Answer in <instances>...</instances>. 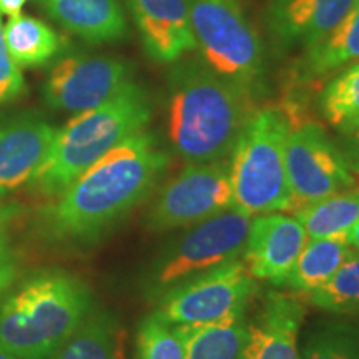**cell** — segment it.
Wrapping results in <instances>:
<instances>
[{
  "mask_svg": "<svg viewBox=\"0 0 359 359\" xmlns=\"http://www.w3.org/2000/svg\"><path fill=\"white\" fill-rule=\"evenodd\" d=\"M170 163L143 130L85 170L40 215V230L58 243H87L114 228L150 193Z\"/></svg>",
  "mask_w": 359,
  "mask_h": 359,
  "instance_id": "obj_1",
  "label": "cell"
},
{
  "mask_svg": "<svg viewBox=\"0 0 359 359\" xmlns=\"http://www.w3.org/2000/svg\"><path fill=\"white\" fill-rule=\"evenodd\" d=\"M257 100L200 57L180 58L168 77V137L188 163L224 161Z\"/></svg>",
  "mask_w": 359,
  "mask_h": 359,
  "instance_id": "obj_2",
  "label": "cell"
},
{
  "mask_svg": "<svg viewBox=\"0 0 359 359\" xmlns=\"http://www.w3.org/2000/svg\"><path fill=\"white\" fill-rule=\"evenodd\" d=\"M151 103L147 90L130 82L102 105L80 111L57 135L29 182L30 191L57 198L111 148L147 128Z\"/></svg>",
  "mask_w": 359,
  "mask_h": 359,
  "instance_id": "obj_3",
  "label": "cell"
},
{
  "mask_svg": "<svg viewBox=\"0 0 359 359\" xmlns=\"http://www.w3.org/2000/svg\"><path fill=\"white\" fill-rule=\"evenodd\" d=\"M90 308L92 294L77 278L39 273L0 303V348L19 359H50Z\"/></svg>",
  "mask_w": 359,
  "mask_h": 359,
  "instance_id": "obj_4",
  "label": "cell"
},
{
  "mask_svg": "<svg viewBox=\"0 0 359 359\" xmlns=\"http://www.w3.org/2000/svg\"><path fill=\"white\" fill-rule=\"evenodd\" d=\"M288 128L290 122L281 107H264L251 115L228 165L233 210L253 218L293 208L286 172Z\"/></svg>",
  "mask_w": 359,
  "mask_h": 359,
  "instance_id": "obj_5",
  "label": "cell"
},
{
  "mask_svg": "<svg viewBox=\"0 0 359 359\" xmlns=\"http://www.w3.org/2000/svg\"><path fill=\"white\" fill-rule=\"evenodd\" d=\"M198 57L245 88L255 100L266 92V48L243 0H190Z\"/></svg>",
  "mask_w": 359,
  "mask_h": 359,
  "instance_id": "obj_6",
  "label": "cell"
},
{
  "mask_svg": "<svg viewBox=\"0 0 359 359\" xmlns=\"http://www.w3.org/2000/svg\"><path fill=\"white\" fill-rule=\"evenodd\" d=\"M286 172L293 196V212L299 206L351 190L356 183L343 151L323 125L304 115L286 116Z\"/></svg>",
  "mask_w": 359,
  "mask_h": 359,
  "instance_id": "obj_7",
  "label": "cell"
},
{
  "mask_svg": "<svg viewBox=\"0 0 359 359\" xmlns=\"http://www.w3.org/2000/svg\"><path fill=\"white\" fill-rule=\"evenodd\" d=\"M255 278L236 258L193 275L160 296L156 314L170 325H201L245 311L257 293Z\"/></svg>",
  "mask_w": 359,
  "mask_h": 359,
  "instance_id": "obj_8",
  "label": "cell"
},
{
  "mask_svg": "<svg viewBox=\"0 0 359 359\" xmlns=\"http://www.w3.org/2000/svg\"><path fill=\"white\" fill-rule=\"evenodd\" d=\"M250 223L251 217L230 208L193 224L156 264L151 283L155 293L161 296L193 275L240 258Z\"/></svg>",
  "mask_w": 359,
  "mask_h": 359,
  "instance_id": "obj_9",
  "label": "cell"
},
{
  "mask_svg": "<svg viewBox=\"0 0 359 359\" xmlns=\"http://www.w3.org/2000/svg\"><path fill=\"white\" fill-rule=\"evenodd\" d=\"M230 167L224 161L188 163L170 180L148 212V228L168 231L187 228L230 210Z\"/></svg>",
  "mask_w": 359,
  "mask_h": 359,
  "instance_id": "obj_10",
  "label": "cell"
},
{
  "mask_svg": "<svg viewBox=\"0 0 359 359\" xmlns=\"http://www.w3.org/2000/svg\"><path fill=\"white\" fill-rule=\"evenodd\" d=\"M132 65L109 55L74 53L52 65L43 83V100L53 110L95 109L132 82Z\"/></svg>",
  "mask_w": 359,
  "mask_h": 359,
  "instance_id": "obj_11",
  "label": "cell"
},
{
  "mask_svg": "<svg viewBox=\"0 0 359 359\" xmlns=\"http://www.w3.org/2000/svg\"><path fill=\"white\" fill-rule=\"evenodd\" d=\"M306 240V231L296 217L285 212L258 215L251 218L243 263L255 280L283 286Z\"/></svg>",
  "mask_w": 359,
  "mask_h": 359,
  "instance_id": "obj_12",
  "label": "cell"
},
{
  "mask_svg": "<svg viewBox=\"0 0 359 359\" xmlns=\"http://www.w3.org/2000/svg\"><path fill=\"white\" fill-rule=\"evenodd\" d=\"M354 0H266L263 22L281 50L311 47L346 15Z\"/></svg>",
  "mask_w": 359,
  "mask_h": 359,
  "instance_id": "obj_13",
  "label": "cell"
},
{
  "mask_svg": "<svg viewBox=\"0 0 359 359\" xmlns=\"http://www.w3.org/2000/svg\"><path fill=\"white\" fill-rule=\"evenodd\" d=\"M143 50L158 64H175L196 50L190 0H127Z\"/></svg>",
  "mask_w": 359,
  "mask_h": 359,
  "instance_id": "obj_14",
  "label": "cell"
},
{
  "mask_svg": "<svg viewBox=\"0 0 359 359\" xmlns=\"http://www.w3.org/2000/svg\"><path fill=\"white\" fill-rule=\"evenodd\" d=\"M55 135L57 128L35 114L17 115L0 123V198L29 185Z\"/></svg>",
  "mask_w": 359,
  "mask_h": 359,
  "instance_id": "obj_15",
  "label": "cell"
},
{
  "mask_svg": "<svg viewBox=\"0 0 359 359\" xmlns=\"http://www.w3.org/2000/svg\"><path fill=\"white\" fill-rule=\"evenodd\" d=\"M304 306L286 293L266 294L258 320L248 327L243 359H302L298 336Z\"/></svg>",
  "mask_w": 359,
  "mask_h": 359,
  "instance_id": "obj_16",
  "label": "cell"
},
{
  "mask_svg": "<svg viewBox=\"0 0 359 359\" xmlns=\"http://www.w3.org/2000/svg\"><path fill=\"white\" fill-rule=\"evenodd\" d=\"M48 17L90 43L118 42L128 35L120 0H39Z\"/></svg>",
  "mask_w": 359,
  "mask_h": 359,
  "instance_id": "obj_17",
  "label": "cell"
},
{
  "mask_svg": "<svg viewBox=\"0 0 359 359\" xmlns=\"http://www.w3.org/2000/svg\"><path fill=\"white\" fill-rule=\"evenodd\" d=\"M359 60V0L325 39L304 48L296 65V79L318 80Z\"/></svg>",
  "mask_w": 359,
  "mask_h": 359,
  "instance_id": "obj_18",
  "label": "cell"
},
{
  "mask_svg": "<svg viewBox=\"0 0 359 359\" xmlns=\"http://www.w3.org/2000/svg\"><path fill=\"white\" fill-rule=\"evenodd\" d=\"M250 325L245 311L201 325L175 326L185 359H243Z\"/></svg>",
  "mask_w": 359,
  "mask_h": 359,
  "instance_id": "obj_19",
  "label": "cell"
},
{
  "mask_svg": "<svg viewBox=\"0 0 359 359\" xmlns=\"http://www.w3.org/2000/svg\"><path fill=\"white\" fill-rule=\"evenodd\" d=\"M50 359H125V330L110 313L90 311Z\"/></svg>",
  "mask_w": 359,
  "mask_h": 359,
  "instance_id": "obj_20",
  "label": "cell"
},
{
  "mask_svg": "<svg viewBox=\"0 0 359 359\" xmlns=\"http://www.w3.org/2000/svg\"><path fill=\"white\" fill-rule=\"evenodd\" d=\"M354 248L346 238H308L283 286L299 294L321 288Z\"/></svg>",
  "mask_w": 359,
  "mask_h": 359,
  "instance_id": "obj_21",
  "label": "cell"
},
{
  "mask_svg": "<svg viewBox=\"0 0 359 359\" xmlns=\"http://www.w3.org/2000/svg\"><path fill=\"white\" fill-rule=\"evenodd\" d=\"M8 53L19 67H42L62 50V40L52 27L35 17H11L4 27Z\"/></svg>",
  "mask_w": 359,
  "mask_h": 359,
  "instance_id": "obj_22",
  "label": "cell"
},
{
  "mask_svg": "<svg viewBox=\"0 0 359 359\" xmlns=\"http://www.w3.org/2000/svg\"><path fill=\"white\" fill-rule=\"evenodd\" d=\"M308 238H346L359 219V191H341L294 210Z\"/></svg>",
  "mask_w": 359,
  "mask_h": 359,
  "instance_id": "obj_23",
  "label": "cell"
},
{
  "mask_svg": "<svg viewBox=\"0 0 359 359\" xmlns=\"http://www.w3.org/2000/svg\"><path fill=\"white\" fill-rule=\"evenodd\" d=\"M318 107L323 118L341 137L359 128V60L338 70L325 85Z\"/></svg>",
  "mask_w": 359,
  "mask_h": 359,
  "instance_id": "obj_24",
  "label": "cell"
},
{
  "mask_svg": "<svg viewBox=\"0 0 359 359\" xmlns=\"http://www.w3.org/2000/svg\"><path fill=\"white\" fill-rule=\"evenodd\" d=\"M306 296L323 311L359 314V251L353 250L330 281Z\"/></svg>",
  "mask_w": 359,
  "mask_h": 359,
  "instance_id": "obj_25",
  "label": "cell"
},
{
  "mask_svg": "<svg viewBox=\"0 0 359 359\" xmlns=\"http://www.w3.org/2000/svg\"><path fill=\"white\" fill-rule=\"evenodd\" d=\"M302 359H359V330L343 323L318 327L304 344Z\"/></svg>",
  "mask_w": 359,
  "mask_h": 359,
  "instance_id": "obj_26",
  "label": "cell"
},
{
  "mask_svg": "<svg viewBox=\"0 0 359 359\" xmlns=\"http://www.w3.org/2000/svg\"><path fill=\"white\" fill-rule=\"evenodd\" d=\"M137 359H185L175 326L156 313L143 318L138 326Z\"/></svg>",
  "mask_w": 359,
  "mask_h": 359,
  "instance_id": "obj_27",
  "label": "cell"
},
{
  "mask_svg": "<svg viewBox=\"0 0 359 359\" xmlns=\"http://www.w3.org/2000/svg\"><path fill=\"white\" fill-rule=\"evenodd\" d=\"M24 75H22L20 67L13 62L11 53H8L6 37H4L2 20H0V105L15 100L17 97L24 93Z\"/></svg>",
  "mask_w": 359,
  "mask_h": 359,
  "instance_id": "obj_28",
  "label": "cell"
},
{
  "mask_svg": "<svg viewBox=\"0 0 359 359\" xmlns=\"http://www.w3.org/2000/svg\"><path fill=\"white\" fill-rule=\"evenodd\" d=\"M17 276V257L13 246L6 235L0 230V303L11 291Z\"/></svg>",
  "mask_w": 359,
  "mask_h": 359,
  "instance_id": "obj_29",
  "label": "cell"
},
{
  "mask_svg": "<svg viewBox=\"0 0 359 359\" xmlns=\"http://www.w3.org/2000/svg\"><path fill=\"white\" fill-rule=\"evenodd\" d=\"M339 148L343 151L349 170L354 175H359V128L354 130L353 133L346 135V137H343Z\"/></svg>",
  "mask_w": 359,
  "mask_h": 359,
  "instance_id": "obj_30",
  "label": "cell"
},
{
  "mask_svg": "<svg viewBox=\"0 0 359 359\" xmlns=\"http://www.w3.org/2000/svg\"><path fill=\"white\" fill-rule=\"evenodd\" d=\"M17 215H19V206L0 201V230H4V226H7Z\"/></svg>",
  "mask_w": 359,
  "mask_h": 359,
  "instance_id": "obj_31",
  "label": "cell"
},
{
  "mask_svg": "<svg viewBox=\"0 0 359 359\" xmlns=\"http://www.w3.org/2000/svg\"><path fill=\"white\" fill-rule=\"evenodd\" d=\"M25 2L27 0H0V13H6L8 17L20 15Z\"/></svg>",
  "mask_w": 359,
  "mask_h": 359,
  "instance_id": "obj_32",
  "label": "cell"
},
{
  "mask_svg": "<svg viewBox=\"0 0 359 359\" xmlns=\"http://www.w3.org/2000/svg\"><path fill=\"white\" fill-rule=\"evenodd\" d=\"M348 241L354 250L359 251V219H358V223L351 228V231L348 233Z\"/></svg>",
  "mask_w": 359,
  "mask_h": 359,
  "instance_id": "obj_33",
  "label": "cell"
},
{
  "mask_svg": "<svg viewBox=\"0 0 359 359\" xmlns=\"http://www.w3.org/2000/svg\"><path fill=\"white\" fill-rule=\"evenodd\" d=\"M0 359H19L17 356H13L12 353H8L7 349L0 348Z\"/></svg>",
  "mask_w": 359,
  "mask_h": 359,
  "instance_id": "obj_34",
  "label": "cell"
}]
</instances>
